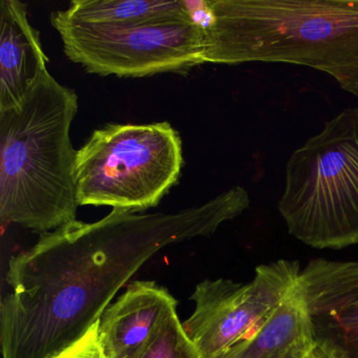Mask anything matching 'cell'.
Returning a JSON list of instances; mask_svg holds the SVG:
<instances>
[{"mask_svg": "<svg viewBox=\"0 0 358 358\" xmlns=\"http://www.w3.org/2000/svg\"><path fill=\"white\" fill-rule=\"evenodd\" d=\"M301 272L299 262L278 259L255 269L248 284L227 278L196 285L194 313L183 322L201 358H221L248 338L286 299Z\"/></svg>", "mask_w": 358, "mask_h": 358, "instance_id": "7", "label": "cell"}, {"mask_svg": "<svg viewBox=\"0 0 358 358\" xmlns=\"http://www.w3.org/2000/svg\"><path fill=\"white\" fill-rule=\"evenodd\" d=\"M178 301L154 282H131L98 320V338L106 358H142Z\"/></svg>", "mask_w": 358, "mask_h": 358, "instance_id": "9", "label": "cell"}, {"mask_svg": "<svg viewBox=\"0 0 358 358\" xmlns=\"http://www.w3.org/2000/svg\"><path fill=\"white\" fill-rule=\"evenodd\" d=\"M39 32L30 24L27 6L0 3V112L20 106L48 72Z\"/></svg>", "mask_w": 358, "mask_h": 358, "instance_id": "10", "label": "cell"}, {"mask_svg": "<svg viewBox=\"0 0 358 358\" xmlns=\"http://www.w3.org/2000/svg\"><path fill=\"white\" fill-rule=\"evenodd\" d=\"M183 165L181 137L171 123L104 125L77 150L79 206L143 213L179 182Z\"/></svg>", "mask_w": 358, "mask_h": 358, "instance_id": "5", "label": "cell"}, {"mask_svg": "<svg viewBox=\"0 0 358 358\" xmlns=\"http://www.w3.org/2000/svg\"><path fill=\"white\" fill-rule=\"evenodd\" d=\"M204 64L282 62L315 69L358 96V0L187 1Z\"/></svg>", "mask_w": 358, "mask_h": 358, "instance_id": "2", "label": "cell"}, {"mask_svg": "<svg viewBox=\"0 0 358 358\" xmlns=\"http://www.w3.org/2000/svg\"><path fill=\"white\" fill-rule=\"evenodd\" d=\"M299 349H312V345L307 315L295 284L270 317L221 358H285Z\"/></svg>", "mask_w": 358, "mask_h": 358, "instance_id": "12", "label": "cell"}, {"mask_svg": "<svg viewBox=\"0 0 358 358\" xmlns=\"http://www.w3.org/2000/svg\"><path fill=\"white\" fill-rule=\"evenodd\" d=\"M315 358H358V263L317 259L299 272Z\"/></svg>", "mask_w": 358, "mask_h": 358, "instance_id": "8", "label": "cell"}, {"mask_svg": "<svg viewBox=\"0 0 358 358\" xmlns=\"http://www.w3.org/2000/svg\"><path fill=\"white\" fill-rule=\"evenodd\" d=\"M278 210L289 234L316 249L358 243V108L326 122L293 152Z\"/></svg>", "mask_w": 358, "mask_h": 358, "instance_id": "4", "label": "cell"}, {"mask_svg": "<svg viewBox=\"0 0 358 358\" xmlns=\"http://www.w3.org/2000/svg\"><path fill=\"white\" fill-rule=\"evenodd\" d=\"M69 22L103 28H127L163 22H194L187 1L74 0L57 11Z\"/></svg>", "mask_w": 358, "mask_h": 358, "instance_id": "11", "label": "cell"}, {"mask_svg": "<svg viewBox=\"0 0 358 358\" xmlns=\"http://www.w3.org/2000/svg\"><path fill=\"white\" fill-rule=\"evenodd\" d=\"M55 358H106L98 338V322L80 341Z\"/></svg>", "mask_w": 358, "mask_h": 358, "instance_id": "14", "label": "cell"}, {"mask_svg": "<svg viewBox=\"0 0 358 358\" xmlns=\"http://www.w3.org/2000/svg\"><path fill=\"white\" fill-rule=\"evenodd\" d=\"M285 358H315L313 355L312 349H299L292 352Z\"/></svg>", "mask_w": 358, "mask_h": 358, "instance_id": "15", "label": "cell"}, {"mask_svg": "<svg viewBox=\"0 0 358 358\" xmlns=\"http://www.w3.org/2000/svg\"><path fill=\"white\" fill-rule=\"evenodd\" d=\"M78 96L49 72L20 106L0 112V219L47 234L76 221L71 127Z\"/></svg>", "mask_w": 358, "mask_h": 358, "instance_id": "3", "label": "cell"}, {"mask_svg": "<svg viewBox=\"0 0 358 358\" xmlns=\"http://www.w3.org/2000/svg\"><path fill=\"white\" fill-rule=\"evenodd\" d=\"M142 358H201L177 312L161 327Z\"/></svg>", "mask_w": 358, "mask_h": 358, "instance_id": "13", "label": "cell"}, {"mask_svg": "<svg viewBox=\"0 0 358 358\" xmlns=\"http://www.w3.org/2000/svg\"><path fill=\"white\" fill-rule=\"evenodd\" d=\"M66 57L90 74L141 78L163 73L186 74L203 62L202 29L194 22L103 28L51 15Z\"/></svg>", "mask_w": 358, "mask_h": 358, "instance_id": "6", "label": "cell"}, {"mask_svg": "<svg viewBox=\"0 0 358 358\" xmlns=\"http://www.w3.org/2000/svg\"><path fill=\"white\" fill-rule=\"evenodd\" d=\"M249 206L234 186L173 213L113 209L93 223L71 222L13 255L0 303L3 358H55L97 324L121 288L166 246L215 234Z\"/></svg>", "mask_w": 358, "mask_h": 358, "instance_id": "1", "label": "cell"}]
</instances>
